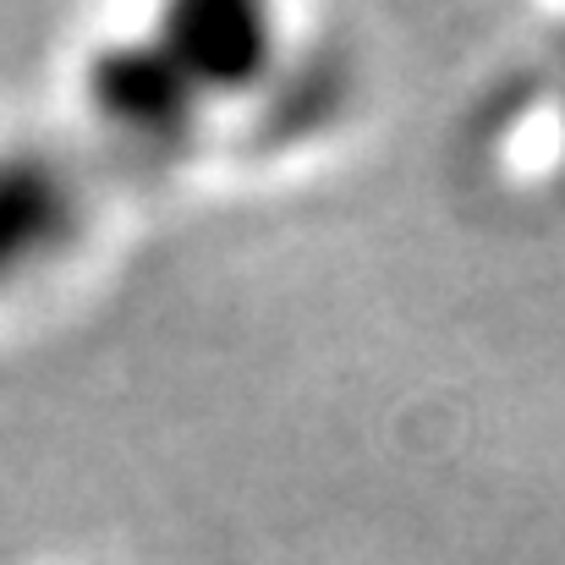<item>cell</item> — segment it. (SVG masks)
Returning <instances> with one entry per match:
<instances>
[{"instance_id": "1", "label": "cell", "mask_w": 565, "mask_h": 565, "mask_svg": "<svg viewBox=\"0 0 565 565\" xmlns=\"http://www.w3.org/2000/svg\"><path fill=\"white\" fill-rule=\"evenodd\" d=\"M192 77L171 61V50L160 44L154 55H138V50H121L110 55L99 72H94V99L138 138H166L182 127L192 105Z\"/></svg>"}, {"instance_id": "2", "label": "cell", "mask_w": 565, "mask_h": 565, "mask_svg": "<svg viewBox=\"0 0 565 565\" xmlns=\"http://www.w3.org/2000/svg\"><path fill=\"white\" fill-rule=\"evenodd\" d=\"M166 50L171 61L188 72L192 83H242L258 77L269 39H264V17L242 11V6H203V11H177L166 28Z\"/></svg>"}, {"instance_id": "3", "label": "cell", "mask_w": 565, "mask_h": 565, "mask_svg": "<svg viewBox=\"0 0 565 565\" xmlns=\"http://www.w3.org/2000/svg\"><path fill=\"white\" fill-rule=\"evenodd\" d=\"M66 225V182L44 160H0V280L39 258Z\"/></svg>"}]
</instances>
